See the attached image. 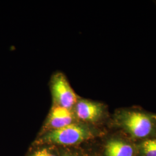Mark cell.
<instances>
[{
  "label": "cell",
  "instance_id": "ba28073f",
  "mask_svg": "<svg viewBox=\"0 0 156 156\" xmlns=\"http://www.w3.org/2000/svg\"><path fill=\"white\" fill-rule=\"evenodd\" d=\"M30 156H59L53 149L45 147L34 151Z\"/></svg>",
  "mask_w": 156,
  "mask_h": 156
},
{
  "label": "cell",
  "instance_id": "7a4b0ae2",
  "mask_svg": "<svg viewBox=\"0 0 156 156\" xmlns=\"http://www.w3.org/2000/svg\"><path fill=\"white\" fill-rule=\"evenodd\" d=\"M116 119L118 124L137 138L147 136L154 127L153 117L142 112L122 111L117 113Z\"/></svg>",
  "mask_w": 156,
  "mask_h": 156
},
{
  "label": "cell",
  "instance_id": "52a82bcc",
  "mask_svg": "<svg viewBox=\"0 0 156 156\" xmlns=\"http://www.w3.org/2000/svg\"><path fill=\"white\" fill-rule=\"evenodd\" d=\"M141 149L144 156H156V138L146 140Z\"/></svg>",
  "mask_w": 156,
  "mask_h": 156
},
{
  "label": "cell",
  "instance_id": "9c48e42d",
  "mask_svg": "<svg viewBox=\"0 0 156 156\" xmlns=\"http://www.w3.org/2000/svg\"><path fill=\"white\" fill-rule=\"evenodd\" d=\"M63 156H77L76 155H75V154H73L72 153H66Z\"/></svg>",
  "mask_w": 156,
  "mask_h": 156
},
{
  "label": "cell",
  "instance_id": "8992f818",
  "mask_svg": "<svg viewBox=\"0 0 156 156\" xmlns=\"http://www.w3.org/2000/svg\"><path fill=\"white\" fill-rule=\"evenodd\" d=\"M105 154L106 156H133L134 149L123 140H112L105 145Z\"/></svg>",
  "mask_w": 156,
  "mask_h": 156
},
{
  "label": "cell",
  "instance_id": "3957f363",
  "mask_svg": "<svg viewBox=\"0 0 156 156\" xmlns=\"http://www.w3.org/2000/svg\"><path fill=\"white\" fill-rule=\"evenodd\" d=\"M50 87L53 105L73 109L79 98L63 73L57 72L51 76Z\"/></svg>",
  "mask_w": 156,
  "mask_h": 156
},
{
  "label": "cell",
  "instance_id": "6da1fadb",
  "mask_svg": "<svg viewBox=\"0 0 156 156\" xmlns=\"http://www.w3.org/2000/svg\"><path fill=\"white\" fill-rule=\"evenodd\" d=\"M92 131L83 124L75 123L45 133L37 140L39 144L73 145L91 138Z\"/></svg>",
  "mask_w": 156,
  "mask_h": 156
},
{
  "label": "cell",
  "instance_id": "5b68a950",
  "mask_svg": "<svg viewBox=\"0 0 156 156\" xmlns=\"http://www.w3.org/2000/svg\"><path fill=\"white\" fill-rule=\"evenodd\" d=\"M75 115L73 109L53 105L45 122V133L64 127L75 123Z\"/></svg>",
  "mask_w": 156,
  "mask_h": 156
},
{
  "label": "cell",
  "instance_id": "277c9868",
  "mask_svg": "<svg viewBox=\"0 0 156 156\" xmlns=\"http://www.w3.org/2000/svg\"><path fill=\"white\" fill-rule=\"evenodd\" d=\"M76 118L85 122L94 123L99 121L104 113V106L100 102L79 98L73 108Z\"/></svg>",
  "mask_w": 156,
  "mask_h": 156
}]
</instances>
